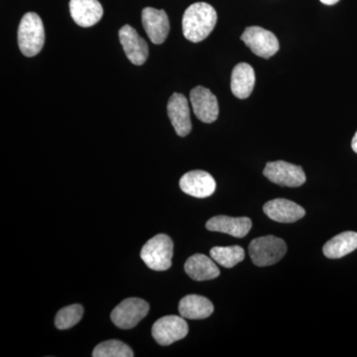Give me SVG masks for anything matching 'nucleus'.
Masks as SVG:
<instances>
[{"mask_svg": "<svg viewBox=\"0 0 357 357\" xmlns=\"http://www.w3.org/2000/svg\"><path fill=\"white\" fill-rule=\"evenodd\" d=\"M218 14L211 4L197 2L185 9L183 16V34L194 43L203 41L217 24Z\"/></svg>", "mask_w": 357, "mask_h": 357, "instance_id": "1", "label": "nucleus"}, {"mask_svg": "<svg viewBox=\"0 0 357 357\" xmlns=\"http://www.w3.org/2000/svg\"><path fill=\"white\" fill-rule=\"evenodd\" d=\"M45 29L38 14L28 13L23 16L18 28V46L26 57L38 55L44 47Z\"/></svg>", "mask_w": 357, "mask_h": 357, "instance_id": "2", "label": "nucleus"}, {"mask_svg": "<svg viewBox=\"0 0 357 357\" xmlns=\"http://www.w3.org/2000/svg\"><path fill=\"white\" fill-rule=\"evenodd\" d=\"M173 241L166 234H158L148 241L141 250V259L154 271H166L172 266Z\"/></svg>", "mask_w": 357, "mask_h": 357, "instance_id": "3", "label": "nucleus"}, {"mask_svg": "<svg viewBox=\"0 0 357 357\" xmlns=\"http://www.w3.org/2000/svg\"><path fill=\"white\" fill-rule=\"evenodd\" d=\"M248 250L256 266L265 267L280 261L287 252V245L279 237L267 236L251 241Z\"/></svg>", "mask_w": 357, "mask_h": 357, "instance_id": "4", "label": "nucleus"}, {"mask_svg": "<svg viewBox=\"0 0 357 357\" xmlns=\"http://www.w3.org/2000/svg\"><path fill=\"white\" fill-rule=\"evenodd\" d=\"M149 305L139 298H128L122 301L112 312V323L121 330L135 328L147 316Z\"/></svg>", "mask_w": 357, "mask_h": 357, "instance_id": "5", "label": "nucleus"}, {"mask_svg": "<svg viewBox=\"0 0 357 357\" xmlns=\"http://www.w3.org/2000/svg\"><path fill=\"white\" fill-rule=\"evenodd\" d=\"M241 40L258 57L269 59L279 50V41L275 34L259 26L246 28Z\"/></svg>", "mask_w": 357, "mask_h": 357, "instance_id": "6", "label": "nucleus"}, {"mask_svg": "<svg viewBox=\"0 0 357 357\" xmlns=\"http://www.w3.org/2000/svg\"><path fill=\"white\" fill-rule=\"evenodd\" d=\"M263 174L268 180L282 187H300L306 182L302 167L285 161L269 162Z\"/></svg>", "mask_w": 357, "mask_h": 357, "instance_id": "7", "label": "nucleus"}, {"mask_svg": "<svg viewBox=\"0 0 357 357\" xmlns=\"http://www.w3.org/2000/svg\"><path fill=\"white\" fill-rule=\"evenodd\" d=\"M189 326L182 316H166L155 321L152 335L160 345H170L187 337Z\"/></svg>", "mask_w": 357, "mask_h": 357, "instance_id": "8", "label": "nucleus"}, {"mask_svg": "<svg viewBox=\"0 0 357 357\" xmlns=\"http://www.w3.org/2000/svg\"><path fill=\"white\" fill-rule=\"evenodd\" d=\"M192 110L199 121L204 123H213L217 121L220 114V107L217 98L210 89L204 86L192 89L190 93Z\"/></svg>", "mask_w": 357, "mask_h": 357, "instance_id": "9", "label": "nucleus"}, {"mask_svg": "<svg viewBox=\"0 0 357 357\" xmlns=\"http://www.w3.org/2000/svg\"><path fill=\"white\" fill-rule=\"evenodd\" d=\"M180 188L189 196L204 199L208 198L215 192L217 184L211 174L196 170L185 174L181 178Z\"/></svg>", "mask_w": 357, "mask_h": 357, "instance_id": "10", "label": "nucleus"}, {"mask_svg": "<svg viewBox=\"0 0 357 357\" xmlns=\"http://www.w3.org/2000/svg\"><path fill=\"white\" fill-rule=\"evenodd\" d=\"M119 34L128 60L135 66L144 64L149 55L147 42L130 25H124Z\"/></svg>", "mask_w": 357, "mask_h": 357, "instance_id": "11", "label": "nucleus"}, {"mask_svg": "<svg viewBox=\"0 0 357 357\" xmlns=\"http://www.w3.org/2000/svg\"><path fill=\"white\" fill-rule=\"evenodd\" d=\"M168 116L172 122L176 133L181 137H185L192 130L191 115H190L189 102L182 93H175L169 100Z\"/></svg>", "mask_w": 357, "mask_h": 357, "instance_id": "12", "label": "nucleus"}, {"mask_svg": "<svg viewBox=\"0 0 357 357\" xmlns=\"http://www.w3.org/2000/svg\"><path fill=\"white\" fill-rule=\"evenodd\" d=\"M142 24L152 43L163 44L170 31L168 15L164 10L146 7L142 10Z\"/></svg>", "mask_w": 357, "mask_h": 357, "instance_id": "13", "label": "nucleus"}, {"mask_svg": "<svg viewBox=\"0 0 357 357\" xmlns=\"http://www.w3.org/2000/svg\"><path fill=\"white\" fill-rule=\"evenodd\" d=\"M265 215L277 222L291 223L304 218L306 211L302 206L286 199H275L263 206Z\"/></svg>", "mask_w": 357, "mask_h": 357, "instance_id": "14", "label": "nucleus"}, {"mask_svg": "<svg viewBox=\"0 0 357 357\" xmlns=\"http://www.w3.org/2000/svg\"><path fill=\"white\" fill-rule=\"evenodd\" d=\"M70 13L77 25L91 27L102 20L103 8L98 0H70Z\"/></svg>", "mask_w": 357, "mask_h": 357, "instance_id": "15", "label": "nucleus"}, {"mask_svg": "<svg viewBox=\"0 0 357 357\" xmlns=\"http://www.w3.org/2000/svg\"><path fill=\"white\" fill-rule=\"evenodd\" d=\"M206 229L211 231L222 232L229 236L243 238L250 231L252 222L248 218H230L217 215L208 220Z\"/></svg>", "mask_w": 357, "mask_h": 357, "instance_id": "16", "label": "nucleus"}, {"mask_svg": "<svg viewBox=\"0 0 357 357\" xmlns=\"http://www.w3.org/2000/svg\"><path fill=\"white\" fill-rule=\"evenodd\" d=\"M213 258L204 255L191 256L185 263V273L195 281H208L218 278L220 271Z\"/></svg>", "mask_w": 357, "mask_h": 357, "instance_id": "17", "label": "nucleus"}, {"mask_svg": "<svg viewBox=\"0 0 357 357\" xmlns=\"http://www.w3.org/2000/svg\"><path fill=\"white\" fill-rule=\"evenodd\" d=\"M255 86V73L253 68L246 63H239L231 74L232 93L241 100H245L252 93Z\"/></svg>", "mask_w": 357, "mask_h": 357, "instance_id": "18", "label": "nucleus"}, {"mask_svg": "<svg viewBox=\"0 0 357 357\" xmlns=\"http://www.w3.org/2000/svg\"><path fill=\"white\" fill-rule=\"evenodd\" d=\"M178 312L185 319H206L213 314V305L203 296L188 295L178 303Z\"/></svg>", "mask_w": 357, "mask_h": 357, "instance_id": "19", "label": "nucleus"}, {"mask_svg": "<svg viewBox=\"0 0 357 357\" xmlns=\"http://www.w3.org/2000/svg\"><path fill=\"white\" fill-rule=\"evenodd\" d=\"M357 249V232L345 231L337 234L324 246L326 257L338 259L354 252Z\"/></svg>", "mask_w": 357, "mask_h": 357, "instance_id": "20", "label": "nucleus"}, {"mask_svg": "<svg viewBox=\"0 0 357 357\" xmlns=\"http://www.w3.org/2000/svg\"><path fill=\"white\" fill-rule=\"evenodd\" d=\"M210 255L218 264L225 268L234 267L245 257L243 248L238 245L215 246L211 249Z\"/></svg>", "mask_w": 357, "mask_h": 357, "instance_id": "21", "label": "nucleus"}, {"mask_svg": "<svg viewBox=\"0 0 357 357\" xmlns=\"http://www.w3.org/2000/svg\"><path fill=\"white\" fill-rule=\"evenodd\" d=\"M93 357H133L132 349L119 340H107L96 345L93 352Z\"/></svg>", "mask_w": 357, "mask_h": 357, "instance_id": "22", "label": "nucleus"}, {"mask_svg": "<svg viewBox=\"0 0 357 357\" xmlns=\"http://www.w3.org/2000/svg\"><path fill=\"white\" fill-rule=\"evenodd\" d=\"M84 316V307L79 304L63 307L58 312L55 326L59 330H69L79 324Z\"/></svg>", "mask_w": 357, "mask_h": 357, "instance_id": "23", "label": "nucleus"}, {"mask_svg": "<svg viewBox=\"0 0 357 357\" xmlns=\"http://www.w3.org/2000/svg\"><path fill=\"white\" fill-rule=\"evenodd\" d=\"M351 147L352 150L357 154V131L356 133L354 134V138H352Z\"/></svg>", "mask_w": 357, "mask_h": 357, "instance_id": "24", "label": "nucleus"}, {"mask_svg": "<svg viewBox=\"0 0 357 357\" xmlns=\"http://www.w3.org/2000/svg\"><path fill=\"white\" fill-rule=\"evenodd\" d=\"M319 1L326 4V6H333V4L337 3L340 0H319Z\"/></svg>", "mask_w": 357, "mask_h": 357, "instance_id": "25", "label": "nucleus"}]
</instances>
